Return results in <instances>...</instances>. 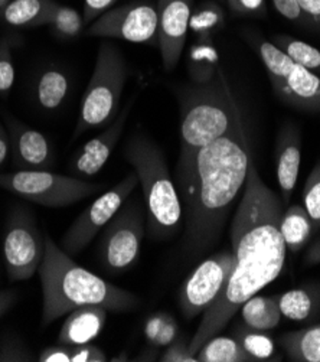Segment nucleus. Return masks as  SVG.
Returning <instances> with one entry per match:
<instances>
[{"instance_id":"obj_5","label":"nucleus","mask_w":320,"mask_h":362,"mask_svg":"<svg viewBox=\"0 0 320 362\" xmlns=\"http://www.w3.org/2000/svg\"><path fill=\"white\" fill-rule=\"evenodd\" d=\"M123 152L143 192L150 237L172 238L182 226V204L163 152L152 139L138 133L127 140Z\"/></svg>"},{"instance_id":"obj_45","label":"nucleus","mask_w":320,"mask_h":362,"mask_svg":"<svg viewBox=\"0 0 320 362\" xmlns=\"http://www.w3.org/2000/svg\"><path fill=\"white\" fill-rule=\"evenodd\" d=\"M12 2V0H0V13L5 11V8Z\"/></svg>"},{"instance_id":"obj_3","label":"nucleus","mask_w":320,"mask_h":362,"mask_svg":"<svg viewBox=\"0 0 320 362\" xmlns=\"http://www.w3.org/2000/svg\"><path fill=\"white\" fill-rule=\"evenodd\" d=\"M45 256L38 270L42 284L44 327L83 306L127 312L140 305V299L131 292L77 264L48 235H45Z\"/></svg>"},{"instance_id":"obj_6","label":"nucleus","mask_w":320,"mask_h":362,"mask_svg":"<svg viewBox=\"0 0 320 362\" xmlns=\"http://www.w3.org/2000/svg\"><path fill=\"white\" fill-rule=\"evenodd\" d=\"M127 76L129 71L123 54L112 42H102L81 101L74 139L116 119Z\"/></svg>"},{"instance_id":"obj_12","label":"nucleus","mask_w":320,"mask_h":362,"mask_svg":"<svg viewBox=\"0 0 320 362\" xmlns=\"http://www.w3.org/2000/svg\"><path fill=\"white\" fill-rule=\"evenodd\" d=\"M88 35L97 38H114L133 44L159 45L158 8L150 0L131 2L110 9L88 26Z\"/></svg>"},{"instance_id":"obj_29","label":"nucleus","mask_w":320,"mask_h":362,"mask_svg":"<svg viewBox=\"0 0 320 362\" xmlns=\"http://www.w3.org/2000/svg\"><path fill=\"white\" fill-rule=\"evenodd\" d=\"M234 337L241 342L244 349L256 361L268 359L274 355L275 344L270 335L264 331H256L248 327H239L235 329Z\"/></svg>"},{"instance_id":"obj_24","label":"nucleus","mask_w":320,"mask_h":362,"mask_svg":"<svg viewBox=\"0 0 320 362\" xmlns=\"http://www.w3.org/2000/svg\"><path fill=\"white\" fill-rule=\"evenodd\" d=\"M244 325L256 331H271L280 323L281 310L278 296H253L241 306Z\"/></svg>"},{"instance_id":"obj_27","label":"nucleus","mask_w":320,"mask_h":362,"mask_svg":"<svg viewBox=\"0 0 320 362\" xmlns=\"http://www.w3.org/2000/svg\"><path fill=\"white\" fill-rule=\"evenodd\" d=\"M271 42L296 64L320 76V51L290 35H274Z\"/></svg>"},{"instance_id":"obj_34","label":"nucleus","mask_w":320,"mask_h":362,"mask_svg":"<svg viewBox=\"0 0 320 362\" xmlns=\"http://www.w3.org/2000/svg\"><path fill=\"white\" fill-rule=\"evenodd\" d=\"M230 11L241 18H264L267 15L266 0H225Z\"/></svg>"},{"instance_id":"obj_41","label":"nucleus","mask_w":320,"mask_h":362,"mask_svg":"<svg viewBox=\"0 0 320 362\" xmlns=\"http://www.w3.org/2000/svg\"><path fill=\"white\" fill-rule=\"evenodd\" d=\"M170 317L167 316V315H165V313H158V315H155L153 317H150L149 320H148V323H146V337H148V339L153 344L155 342V339L158 338V335L160 334V331L163 329V327L166 325V322L169 320Z\"/></svg>"},{"instance_id":"obj_10","label":"nucleus","mask_w":320,"mask_h":362,"mask_svg":"<svg viewBox=\"0 0 320 362\" xmlns=\"http://www.w3.org/2000/svg\"><path fill=\"white\" fill-rule=\"evenodd\" d=\"M45 237L26 206H16L8 216L4 259L11 281H23L40 270L45 256Z\"/></svg>"},{"instance_id":"obj_44","label":"nucleus","mask_w":320,"mask_h":362,"mask_svg":"<svg viewBox=\"0 0 320 362\" xmlns=\"http://www.w3.org/2000/svg\"><path fill=\"white\" fill-rule=\"evenodd\" d=\"M9 149H11L9 136L6 133V129L0 124V166H2L4 162L6 160L9 155Z\"/></svg>"},{"instance_id":"obj_42","label":"nucleus","mask_w":320,"mask_h":362,"mask_svg":"<svg viewBox=\"0 0 320 362\" xmlns=\"http://www.w3.org/2000/svg\"><path fill=\"white\" fill-rule=\"evenodd\" d=\"M306 247H307V250H306L304 260H303L304 266H307V267L317 266L320 263V234L316 233Z\"/></svg>"},{"instance_id":"obj_15","label":"nucleus","mask_w":320,"mask_h":362,"mask_svg":"<svg viewBox=\"0 0 320 362\" xmlns=\"http://www.w3.org/2000/svg\"><path fill=\"white\" fill-rule=\"evenodd\" d=\"M134 101L136 97H131L112 122V124L84 144V148L76 156L73 165H71V172H73L74 176L80 179L93 177L104 168L123 134Z\"/></svg>"},{"instance_id":"obj_28","label":"nucleus","mask_w":320,"mask_h":362,"mask_svg":"<svg viewBox=\"0 0 320 362\" xmlns=\"http://www.w3.org/2000/svg\"><path fill=\"white\" fill-rule=\"evenodd\" d=\"M225 25V12L220 4L212 2V0H203L198 6L194 8L191 19H189V29L198 36H209L223 29Z\"/></svg>"},{"instance_id":"obj_9","label":"nucleus","mask_w":320,"mask_h":362,"mask_svg":"<svg viewBox=\"0 0 320 362\" xmlns=\"http://www.w3.org/2000/svg\"><path fill=\"white\" fill-rule=\"evenodd\" d=\"M146 221V205L129 198L104 227L98 243V257L107 272L123 273L138 260Z\"/></svg>"},{"instance_id":"obj_16","label":"nucleus","mask_w":320,"mask_h":362,"mask_svg":"<svg viewBox=\"0 0 320 362\" xmlns=\"http://www.w3.org/2000/svg\"><path fill=\"white\" fill-rule=\"evenodd\" d=\"M302 162V133L293 123L284 124L277 134L275 173L283 206L292 199Z\"/></svg>"},{"instance_id":"obj_20","label":"nucleus","mask_w":320,"mask_h":362,"mask_svg":"<svg viewBox=\"0 0 320 362\" xmlns=\"http://www.w3.org/2000/svg\"><path fill=\"white\" fill-rule=\"evenodd\" d=\"M280 231L288 250L297 252L303 250L310 243L313 235L320 230L316 228L304 206L292 205L286 209V212H283Z\"/></svg>"},{"instance_id":"obj_39","label":"nucleus","mask_w":320,"mask_h":362,"mask_svg":"<svg viewBox=\"0 0 320 362\" xmlns=\"http://www.w3.org/2000/svg\"><path fill=\"white\" fill-rule=\"evenodd\" d=\"M41 362H71V346L59 344L58 346H48L41 354Z\"/></svg>"},{"instance_id":"obj_38","label":"nucleus","mask_w":320,"mask_h":362,"mask_svg":"<svg viewBox=\"0 0 320 362\" xmlns=\"http://www.w3.org/2000/svg\"><path fill=\"white\" fill-rule=\"evenodd\" d=\"M117 0H84V12L83 18L85 25L94 22L98 16L109 11Z\"/></svg>"},{"instance_id":"obj_22","label":"nucleus","mask_w":320,"mask_h":362,"mask_svg":"<svg viewBox=\"0 0 320 362\" xmlns=\"http://www.w3.org/2000/svg\"><path fill=\"white\" fill-rule=\"evenodd\" d=\"M278 345L295 362H320V323L283 334Z\"/></svg>"},{"instance_id":"obj_14","label":"nucleus","mask_w":320,"mask_h":362,"mask_svg":"<svg viewBox=\"0 0 320 362\" xmlns=\"http://www.w3.org/2000/svg\"><path fill=\"white\" fill-rule=\"evenodd\" d=\"M156 8L162 64L165 71L170 72L181 61L195 2L194 0H158Z\"/></svg>"},{"instance_id":"obj_26","label":"nucleus","mask_w":320,"mask_h":362,"mask_svg":"<svg viewBox=\"0 0 320 362\" xmlns=\"http://www.w3.org/2000/svg\"><path fill=\"white\" fill-rule=\"evenodd\" d=\"M199 362H251L248 354L235 337H213L196 352Z\"/></svg>"},{"instance_id":"obj_35","label":"nucleus","mask_w":320,"mask_h":362,"mask_svg":"<svg viewBox=\"0 0 320 362\" xmlns=\"http://www.w3.org/2000/svg\"><path fill=\"white\" fill-rule=\"evenodd\" d=\"M160 361L163 362H198L196 355H194L189 351V342H186L184 338H177L172 344H169V348L160 355Z\"/></svg>"},{"instance_id":"obj_1","label":"nucleus","mask_w":320,"mask_h":362,"mask_svg":"<svg viewBox=\"0 0 320 362\" xmlns=\"http://www.w3.org/2000/svg\"><path fill=\"white\" fill-rule=\"evenodd\" d=\"M283 209L281 199L264 184L256 165L251 163L231 223L235 264L224 291L205 310L189 341V351L194 355L227 327L248 299L280 276L288 252L280 231Z\"/></svg>"},{"instance_id":"obj_13","label":"nucleus","mask_w":320,"mask_h":362,"mask_svg":"<svg viewBox=\"0 0 320 362\" xmlns=\"http://www.w3.org/2000/svg\"><path fill=\"white\" fill-rule=\"evenodd\" d=\"M234 264V252L221 251L194 270L179 293V305L188 319L201 315L217 300L228 283Z\"/></svg>"},{"instance_id":"obj_40","label":"nucleus","mask_w":320,"mask_h":362,"mask_svg":"<svg viewBox=\"0 0 320 362\" xmlns=\"http://www.w3.org/2000/svg\"><path fill=\"white\" fill-rule=\"evenodd\" d=\"M297 2L309 19L313 32L320 33V0H297Z\"/></svg>"},{"instance_id":"obj_43","label":"nucleus","mask_w":320,"mask_h":362,"mask_svg":"<svg viewBox=\"0 0 320 362\" xmlns=\"http://www.w3.org/2000/svg\"><path fill=\"white\" fill-rule=\"evenodd\" d=\"M18 300V293L11 288L0 291V317H2Z\"/></svg>"},{"instance_id":"obj_19","label":"nucleus","mask_w":320,"mask_h":362,"mask_svg":"<svg viewBox=\"0 0 320 362\" xmlns=\"http://www.w3.org/2000/svg\"><path fill=\"white\" fill-rule=\"evenodd\" d=\"M281 316L295 322H310L320 316V284H307L278 296Z\"/></svg>"},{"instance_id":"obj_23","label":"nucleus","mask_w":320,"mask_h":362,"mask_svg":"<svg viewBox=\"0 0 320 362\" xmlns=\"http://www.w3.org/2000/svg\"><path fill=\"white\" fill-rule=\"evenodd\" d=\"M55 5L54 0H12L0 15L11 26H41L49 23Z\"/></svg>"},{"instance_id":"obj_31","label":"nucleus","mask_w":320,"mask_h":362,"mask_svg":"<svg viewBox=\"0 0 320 362\" xmlns=\"http://www.w3.org/2000/svg\"><path fill=\"white\" fill-rule=\"evenodd\" d=\"M303 204L316 228L320 230V162L313 168L306 179L303 189Z\"/></svg>"},{"instance_id":"obj_36","label":"nucleus","mask_w":320,"mask_h":362,"mask_svg":"<svg viewBox=\"0 0 320 362\" xmlns=\"http://www.w3.org/2000/svg\"><path fill=\"white\" fill-rule=\"evenodd\" d=\"M105 354L95 345L84 344L71 346V362H104Z\"/></svg>"},{"instance_id":"obj_7","label":"nucleus","mask_w":320,"mask_h":362,"mask_svg":"<svg viewBox=\"0 0 320 362\" xmlns=\"http://www.w3.org/2000/svg\"><path fill=\"white\" fill-rule=\"evenodd\" d=\"M256 51L267 69L274 94L304 113H320V76L296 64L271 41L259 40Z\"/></svg>"},{"instance_id":"obj_8","label":"nucleus","mask_w":320,"mask_h":362,"mask_svg":"<svg viewBox=\"0 0 320 362\" xmlns=\"http://www.w3.org/2000/svg\"><path fill=\"white\" fill-rule=\"evenodd\" d=\"M0 189L42 206L61 208L97 194L101 185L90 184L77 176L20 169L13 173L0 175Z\"/></svg>"},{"instance_id":"obj_37","label":"nucleus","mask_w":320,"mask_h":362,"mask_svg":"<svg viewBox=\"0 0 320 362\" xmlns=\"http://www.w3.org/2000/svg\"><path fill=\"white\" fill-rule=\"evenodd\" d=\"M0 361H32V355L20 342L4 338L2 344H0Z\"/></svg>"},{"instance_id":"obj_30","label":"nucleus","mask_w":320,"mask_h":362,"mask_svg":"<svg viewBox=\"0 0 320 362\" xmlns=\"http://www.w3.org/2000/svg\"><path fill=\"white\" fill-rule=\"evenodd\" d=\"M48 25L57 35L62 36V38H76V36L83 32L85 22L78 11L57 4L51 13Z\"/></svg>"},{"instance_id":"obj_4","label":"nucleus","mask_w":320,"mask_h":362,"mask_svg":"<svg viewBox=\"0 0 320 362\" xmlns=\"http://www.w3.org/2000/svg\"><path fill=\"white\" fill-rule=\"evenodd\" d=\"M181 112V151L206 146L244 126L239 105L220 69L206 83H192L177 93Z\"/></svg>"},{"instance_id":"obj_25","label":"nucleus","mask_w":320,"mask_h":362,"mask_svg":"<svg viewBox=\"0 0 320 362\" xmlns=\"http://www.w3.org/2000/svg\"><path fill=\"white\" fill-rule=\"evenodd\" d=\"M188 68L192 83H206L217 76L221 69L220 54L209 36L198 38L191 47Z\"/></svg>"},{"instance_id":"obj_33","label":"nucleus","mask_w":320,"mask_h":362,"mask_svg":"<svg viewBox=\"0 0 320 362\" xmlns=\"http://www.w3.org/2000/svg\"><path fill=\"white\" fill-rule=\"evenodd\" d=\"M273 5H274V9L286 21L292 22L293 25L302 29L313 32L312 25L306 18V15L303 13L297 0H273Z\"/></svg>"},{"instance_id":"obj_11","label":"nucleus","mask_w":320,"mask_h":362,"mask_svg":"<svg viewBox=\"0 0 320 362\" xmlns=\"http://www.w3.org/2000/svg\"><path fill=\"white\" fill-rule=\"evenodd\" d=\"M138 185L136 172H130L124 179L110 191L97 198L80 216L71 224L61 240V248L68 256H76L83 251L95 235L107 226L119 212L123 204Z\"/></svg>"},{"instance_id":"obj_2","label":"nucleus","mask_w":320,"mask_h":362,"mask_svg":"<svg viewBox=\"0 0 320 362\" xmlns=\"http://www.w3.org/2000/svg\"><path fill=\"white\" fill-rule=\"evenodd\" d=\"M251 163L244 126L203 148L181 151L174 185L182 204L188 256L198 257L215 245Z\"/></svg>"},{"instance_id":"obj_17","label":"nucleus","mask_w":320,"mask_h":362,"mask_svg":"<svg viewBox=\"0 0 320 362\" xmlns=\"http://www.w3.org/2000/svg\"><path fill=\"white\" fill-rule=\"evenodd\" d=\"M11 129V146L15 163L20 169L47 170L52 165V151L48 139L26 124L8 117Z\"/></svg>"},{"instance_id":"obj_21","label":"nucleus","mask_w":320,"mask_h":362,"mask_svg":"<svg viewBox=\"0 0 320 362\" xmlns=\"http://www.w3.org/2000/svg\"><path fill=\"white\" fill-rule=\"evenodd\" d=\"M69 93V78L57 66L44 69L35 81L33 98L44 112H55Z\"/></svg>"},{"instance_id":"obj_18","label":"nucleus","mask_w":320,"mask_h":362,"mask_svg":"<svg viewBox=\"0 0 320 362\" xmlns=\"http://www.w3.org/2000/svg\"><path fill=\"white\" fill-rule=\"evenodd\" d=\"M107 309L102 306H83L69 312L59 331V344L77 346L91 344L104 329Z\"/></svg>"},{"instance_id":"obj_32","label":"nucleus","mask_w":320,"mask_h":362,"mask_svg":"<svg viewBox=\"0 0 320 362\" xmlns=\"http://www.w3.org/2000/svg\"><path fill=\"white\" fill-rule=\"evenodd\" d=\"M15 83V66L9 42H0V94H6L12 90Z\"/></svg>"}]
</instances>
